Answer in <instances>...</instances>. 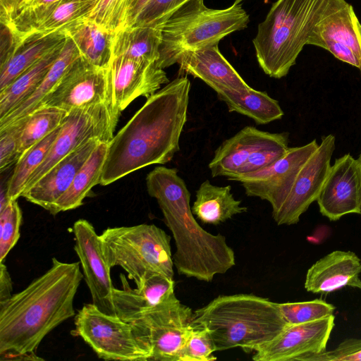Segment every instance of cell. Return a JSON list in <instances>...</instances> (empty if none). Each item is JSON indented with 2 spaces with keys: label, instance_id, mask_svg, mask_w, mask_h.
<instances>
[{
  "label": "cell",
  "instance_id": "8fae6325",
  "mask_svg": "<svg viewBox=\"0 0 361 361\" xmlns=\"http://www.w3.org/2000/svg\"><path fill=\"white\" fill-rule=\"evenodd\" d=\"M110 103L114 104L110 69L95 66L80 56L41 106H56L69 112Z\"/></svg>",
  "mask_w": 361,
  "mask_h": 361
},
{
  "label": "cell",
  "instance_id": "74e56055",
  "mask_svg": "<svg viewBox=\"0 0 361 361\" xmlns=\"http://www.w3.org/2000/svg\"><path fill=\"white\" fill-rule=\"evenodd\" d=\"M190 0H149L127 26L161 27L181 6Z\"/></svg>",
  "mask_w": 361,
  "mask_h": 361
},
{
  "label": "cell",
  "instance_id": "44dd1931",
  "mask_svg": "<svg viewBox=\"0 0 361 361\" xmlns=\"http://www.w3.org/2000/svg\"><path fill=\"white\" fill-rule=\"evenodd\" d=\"M361 259L353 252L335 250L307 270L305 288L312 293H329L349 286L361 290Z\"/></svg>",
  "mask_w": 361,
  "mask_h": 361
},
{
  "label": "cell",
  "instance_id": "5b68a950",
  "mask_svg": "<svg viewBox=\"0 0 361 361\" xmlns=\"http://www.w3.org/2000/svg\"><path fill=\"white\" fill-rule=\"evenodd\" d=\"M339 0H277L252 39L260 68L271 78L285 77L317 23Z\"/></svg>",
  "mask_w": 361,
  "mask_h": 361
},
{
  "label": "cell",
  "instance_id": "2e32d148",
  "mask_svg": "<svg viewBox=\"0 0 361 361\" xmlns=\"http://www.w3.org/2000/svg\"><path fill=\"white\" fill-rule=\"evenodd\" d=\"M73 233L74 250L79 258L92 303L102 312L116 315L111 268L103 254L100 235L96 233L92 224L85 219H79L74 223Z\"/></svg>",
  "mask_w": 361,
  "mask_h": 361
},
{
  "label": "cell",
  "instance_id": "f35d334b",
  "mask_svg": "<svg viewBox=\"0 0 361 361\" xmlns=\"http://www.w3.org/2000/svg\"><path fill=\"white\" fill-rule=\"evenodd\" d=\"M22 212L16 200L0 211V262H4L20 237Z\"/></svg>",
  "mask_w": 361,
  "mask_h": 361
},
{
  "label": "cell",
  "instance_id": "1f68e13d",
  "mask_svg": "<svg viewBox=\"0 0 361 361\" xmlns=\"http://www.w3.org/2000/svg\"><path fill=\"white\" fill-rule=\"evenodd\" d=\"M97 2V0H63L26 33L15 39L18 42L31 35H47L58 32H65L71 27L85 20Z\"/></svg>",
  "mask_w": 361,
  "mask_h": 361
},
{
  "label": "cell",
  "instance_id": "ffe728a7",
  "mask_svg": "<svg viewBox=\"0 0 361 361\" xmlns=\"http://www.w3.org/2000/svg\"><path fill=\"white\" fill-rule=\"evenodd\" d=\"M100 142L102 141L92 139L68 154L24 191L21 197L50 212Z\"/></svg>",
  "mask_w": 361,
  "mask_h": 361
},
{
  "label": "cell",
  "instance_id": "8992f818",
  "mask_svg": "<svg viewBox=\"0 0 361 361\" xmlns=\"http://www.w3.org/2000/svg\"><path fill=\"white\" fill-rule=\"evenodd\" d=\"M249 16L241 4L224 9L207 7L204 0H190L161 27L162 41L158 66L164 69L177 63L185 52L218 44L231 33L247 27Z\"/></svg>",
  "mask_w": 361,
  "mask_h": 361
},
{
  "label": "cell",
  "instance_id": "b9f144b4",
  "mask_svg": "<svg viewBox=\"0 0 361 361\" xmlns=\"http://www.w3.org/2000/svg\"><path fill=\"white\" fill-rule=\"evenodd\" d=\"M24 120L20 119L0 128V171L3 173L20 157L19 137Z\"/></svg>",
  "mask_w": 361,
  "mask_h": 361
},
{
  "label": "cell",
  "instance_id": "f1b7e54d",
  "mask_svg": "<svg viewBox=\"0 0 361 361\" xmlns=\"http://www.w3.org/2000/svg\"><path fill=\"white\" fill-rule=\"evenodd\" d=\"M63 41L0 91V118L25 101L37 88L58 58Z\"/></svg>",
  "mask_w": 361,
  "mask_h": 361
},
{
  "label": "cell",
  "instance_id": "ba28073f",
  "mask_svg": "<svg viewBox=\"0 0 361 361\" xmlns=\"http://www.w3.org/2000/svg\"><path fill=\"white\" fill-rule=\"evenodd\" d=\"M71 334L105 360L147 361L152 356L151 349L131 323L102 312L93 303L85 304L78 310Z\"/></svg>",
  "mask_w": 361,
  "mask_h": 361
},
{
  "label": "cell",
  "instance_id": "7dc6e473",
  "mask_svg": "<svg viewBox=\"0 0 361 361\" xmlns=\"http://www.w3.org/2000/svg\"><path fill=\"white\" fill-rule=\"evenodd\" d=\"M357 159L359 160V162H360V169H361V153H360V156H359V157Z\"/></svg>",
  "mask_w": 361,
  "mask_h": 361
},
{
  "label": "cell",
  "instance_id": "3957f363",
  "mask_svg": "<svg viewBox=\"0 0 361 361\" xmlns=\"http://www.w3.org/2000/svg\"><path fill=\"white\" fill-rule=\"evenodd\" d=\"M146 186L172 233L176 245L173 259L180 275L210 282L235 264L234 250L225 236L207 232L195 219L190 193L177 169L155 167L147 175Z\"/></svg>",
  "mask_w": 361,
  "mask_h": 361
},
{
  "label": "cell",
  "instance_id": "ee69618b",
  "mask_svg": "<svg viewBox=\"0 0 361 361\" xmlns=\"http://www.w3.org/2000/svg\"><path fill=\"white\" fill-rule=\"evenodd\" d=\"M12 281L6 266L0 262V303L12 296Z\"/></svg>",
  "mask_w": 361,
  "mask_h": 361
},
{
  "label": "cell",
  "instance_id": "7bdbcfd3",
  "mask_svg": "<svg viewBox=\"0 0 361 361\" xmlns=\"http://www.w3.org/2000/svg\"><path fill=\"white\" fill-rule=\"evenodd\" d=\"M303 361H361V338H347L334 349L307 356Z\"/></svg>",
  "mask_w": 361,
  "mask_h": 361
},
{
  "label": "cell",
  "instance_id": "4fadbf2b",
  "mask_svg": "<svg viewBox=\"0 0 361 361\" xmlns=\"http://www.w3.org/2000/svg\"><path fill=\"white\" fill-rule=\"evenodd\" d=\"M335 142L334 135L323 136L317 149L300 169L283 203L272 214L279 226L297 224L317 201L331 167Z\"/></svg>",
  "mask_w": 361,
  "mask_h": 361
},
{
  "label": "cell",
  "instance_id": "cb8c5ba5",
  "mask_svg": "<svg viewBox=\"0 0 361 361\" xmlns=\"http://www.w3.org/2000/svg\"><path fill=\"white\" fill-rule=\"evenodd\" d=\"M66 38L65 32H58L47 35H31L18 41L9 56L0 63V91Z\"/></svg>",
  "mask_w": 361,
  "mask_h": 361
},
{
  "label": "cell",
  "instance_id": "e575fe53",
  "mask_svg": "<svg viewBox=\"0 0 361 361\" xmlns=\"http://www.w3.org/2000/svg\"><path fill=\"white\" fill-rule=\"evenodd\" d=\"M135 0H98L85 20L115 32L126 27Z\"/></svg>",
  "mask_w": 361,
  "mask_h": 361
},
{
  "label": "cell",
  "instance_id": "ab89813d",
  "mask_svg": "<svg viewBox=\"0 0 361 361\" xmlns=\"http://www.w3.org/2000/svg\"><path fill=\"white\" fill-rule=\"evenodd\" d=\"M215 351L209 331L195 325L181 351L179 361H214L217 359L213 355Z\"/></svg>",
  "mask_w": 361,
  "mask_h": 361
},
{
  "label": "cell",
  "instance_id": "d590c367",
  "mask_svg": "<svg viewBox=\"0 0 361 361\" xmlns=\"http://www.w3.org/2000/svg\"><path fill=\"white\" fill-rule=\"evenodd\" d=\"M63 0H21L7 26L16 38L26 33Z\"/></svg>",
  "mask_w": 361,
  "mask_h": 361
},
{
  "label": "cell",
  "instance_id": "d6a6232c",
  "mask_svg": "<svg viewBox=\"0 0 361 361\" xmlns=\"http://www.w3.org/2000/svg\"><path fill=\"white\" fill-rule=\"evenodd\" d=\"M61 126L33 145L19 157L7 181V196L9 201L16 200L21 197L30 176L45 159L60 132Z\"/></svg>",
  "mask_w": 361,
  "mask_h": 361
},
{
  "label": "cell",
  "instance_id": "c3c4849f",
  "mask_svg": "<svg viewBox=\"0 0 361 361\" xmlns=\"http://www.w3.org/2000/svg\"><path fill=\"white\" fill-rule=\"evenodd\" d=\"M7 1H11V2H18L20 0H7Z\"/></svg>",
  "mask_w": 361,
  "mask_h": 361
},
{
  "label": "cell",
  "instance_id": "603a6c76",
  "mask_svg": "<svg viewBox=\"0 0 361 361\" xmlns=\"http://www.w3.org/2000/svg\"><path fill=\"white\" fill-rule=\"evenodd\" d=\"M279 135V133L262 131L253 126L244 127L215 150L209 164L212 176L228 179L236 175L255 152L274 140Z\"/></svg>",
  "mask_w": 361,
  "mask_h": 361
},
{
  "label": "cell",
  "instance_id": "bcb514c9",
  "mask_svg": "<svg viewBox=\"0 0 361 361\" xmlns=\"http://www.w3.org/2000/svg\"><path fill=\"white\" fill-rule=\"evenodd\" d=\"M244 0H235L234 3L235 4H241V2Z\"/></svg>",
  "mask_w": 361,
  "mask_h": 361
},
{
  "label": "cell",
  "instance_id": "52a82bcc",
  "mask_svg": "<svg viewBox=\"0 0 361 361\" xmlns=\"http://www.w3.org/2000/svg\"><path fill=\"white\" fill-rule=\"evenodd\" d=\"M100 238L109 267H121L137 287L154 274L173 279L171 237L154 224L108 228Z\"/></svg>",
  "mask_w": 361,
  "mask_h": 361
},
{
  "label": "cell",
  "instance_id": "7402d4cb",
  "mask_svg": "<svg viewBox=\"0 0 361 361\" xmlns=\"http://www.w3.org/2000/svg\"><path fill=\"white\" fill-rule=\"evenodd\" d=\"M121 279L123 289L113 290L114 307L116 315L127 322L140 319L174 293V280L161 274L149 277L135 289L122 274Z\"/></svg>",
  "mask_w": 361,
  "mask_h": 361
},
{
  "label": "cell",
  "instance_id": "4316f807",
  "mask_svg": "<svg viewBox=\"0 0 361 361\" xmlns=\"http://www.w3.org/2000/svg\"><path fill=\"white\" fill-rule=\"evenodd\" d=\"M161 41V27L126 26L114 33L112 57L155 62L159 58Z\"/></svg>",
  "mask_w": 361,
  "mask_h": 361
},
{
  "label": "cell",
  "instance_id": "484cf974",
  "mask_svg": "<svg viewBox=\"0 0 361 361\" xmlns=\"http://www.w3.org/2000/svg\"><path fill=\"white\" fill-rule=\"evenodd\" d=\"M231 186H216L209 180L201 183L196 191L192 212L202 223L219 225L231 219L234 215L247 212L231 192Z\"/></svg>",
  "mask_w": 361,
  "mask_h": 361
},
{
  "label": "cell",
  "instance_id": "9c48e42d",
  "mask_svg": "<svg viewBox=\"0 0 361 361\" xmlns=\"http://www.w3.org/2000/svg\"><path fill=\"white\" fill-rule=\"evenodd\" d=\"M120 114L114 103L69 111L45 159L30 176L23 192L32 187L56 163L84 143L92 139L109 142L114 135Z\"/></svg>",
  "mask_w": 361,
  "mask_h": 361
},
{
  "label": "cell",
  "instance_id": "8d00e7d4",
  "mask_svg": "<svg viewBox=\"0 0 361 361\" xmlns=\"http://www.w3.org/2000/svg\"><path fill=\"white\" fill-rule=\"evenodd\" d=\"M285 321L289 325L316 321L334 314L335 307L322 299L305 302L279 303Z\"/></svg>",
  "mask_w": 361,
  "mask_h": 361
},
{
  "label": "cell",
  "instance_id": "7c38bea8",
  "mask_svg": "<svg viewBox=\"0 0 361 361\" xmlns=\"http://www.w3.org/2000/svg\"><path fill=\"white\" fill-rule=\"evenodd\" d=\"M318 146L317 140H313L302 146L288 147L286 152L271 164L228 180L240 182L247 196L269 202L273 214L282 205L300 169Z\"/></svg>",
  "mask_w": 361,
  "mask_h": 361
},
{
  "label": "cell",
  "instance_id": "d6986e66",
  "mask_svg": "<svg viewBox=\"0 0 361 361\" xmlns=\"http://www.w3.org/2000/svg\"><path fill=\"white\" fill-rule=\"evenodd\" d=\"M177 63L179 76L190 75L199 78L216 92L242 93L252 88L222 55L218 44L185 52Z\"/></svg>",
  "mask_w": 361,
  "mask_h": 361
},
{
  "label": "cell",
  "instance_id": "836d02e7",
  "mask_svg": "<svg viewBox=\"0 0 361 361\" xmlns=\"http://www.w3.org/2000/svg\"><path fill=\"white\" fill-rule=\"evenodd\" d=\"M68 114L67 111L56 106H41L22 118L24 124L19 137L20 157L36 142L61 126Z\"/></svg>",
  "mask_w": 361,
  "mask_h": 361
},
{
  "label": "cell",
  "instance_id": "4dcf8cb0",
  "mask_svg": "<svg viewBox=\"0 0 361 361\" xmlns=\"http://www.w3.org/2000/svg\"><path fill=\"white\" fill-rule=\"evenodd\" d=\"M216 94L230 112L247 116L259 125L279 120L284 115L279 102L266 92L251 88L242 93L220 91Z\"/></svg>",
  "mask_w": 361,
  "mask_h": 361
},
{
  "label": "cell",
  "instance_id": "30bf717a",
  "mask_svg": "<svg viewBox=\"0 0 361 361\" xmlns=\"http://www.w3.org/2000/svg\"><path fill=\"white\" fill-rule=\"evenodd\" d=\"M194 312L175 293L131 324L152 350L150 360L179 361L181 351L195 325Z\"/></svg>",
  "mask_w": 361,
  "mask_h": 361
},
{
  "label": "cell",
  "instance_id": "ac0fdd59",
  "mask_svg": "<svg viewBox=\"0 0 361 361\" xmlns=\"http://www.w3.org/2000/svg\"><path fill=\"white\" fill-rule=\"evenodd\" d=\"M108 67L112 78L114 104L121 112L137 97L148 98L170 82L157 61L116 56L112 57Z\"/></svg>",
  "mask_w": 361,
  "mask_h": 361
},
{
  "label": "cell",
  "instance_id": "d4e9b609",
  "mask_svg": "<svg viewBox=\"0 0 361 361\" xmlns=\"http://www.w3.org/2000/svg\"><path fill=\"white\" fill-rule=\"evenodd\" d=\"M80 57L73 41L66 35L63 47L46 76L35 91L23 103L0 118V128L24 118L41 106L73 63Z\"/></svg>",
  "mask_w": 361,
  "mask_h": 361
},
{
  "label": "cell",
  "instance_id": "681fc988",
  "mask_svg": "<svg viewBox=\"0 0 361 361\" xmlns=\"http://www.w3.org/2000/svg\"><path fill=\"white\" fill-rule=\"evenodd\" d=\"M98 1V0H97Z\"/></svg>",
  "mask_w": 361,
  "mask_h": 361
},
{
  "label": "cell",
  "instance_id": "f546056e",
  "mask_svg": "<svg viewBox=\"0 0 361 361\" xmlns=\"http://www.w3.org/2000/svg\"><path fill=\"white\" fill-rule=\"evenodd\" d=\"M75 44L82 59L100 68H107L112 59L114 33L84 20L65 32Z\"/></svg>",
  "mask_w": 361,
  "mask_h": 361
},
{
  "label": "cell",
  "instance_id": "277c9868",
  "mask_svg": "<svg viewBox=\"0 0 361 361\" xmlns=\"http://www.w3.org/2000/svg\"><path fill=\"white\" fill-rule=\"evenodd\" d=\"M193 324L207 328L216 351L240 347L255 352L288 325L279 303L253 294L219 295L194 312Z\"/></svg>",
  "mask_w": 361,
  "mask_h": 361
},
{
  "label": "cell",
  "instance_id": "f6af8a7d",
  "mask_svg": "<svg viewBox=\"0 0 361 361\" xmlns=\"http://www.w3.org/2000/svg\"><path fill=\"white\" fill-rule=\"evenodd\" d=\"M149 0H135L127 25H128L132 22V20L135 18L141 8Z\"/></svg>",
  "mask_w": 361,
  "mask_h": 361
},
{
  "label": "cell",
  "instance_id": "7a4b0ae2",
  "mask_svg": "<svg viewBox=\"0 0 361 361\" xmlns=\"http://www.w3.org/2000/svg\"><path fill=\"white\" fill-rule=\"evenodd\" d=\"M80 262L53 258L50 268L0 303V360L35 353L54 329L75 315L74 298L83 274Z\"/></svg>",
  "mask_w": 361,
  "mask_h": 361
},
{
  "label": "cell",
  "instance_id": "e0dca14e",
  "mask_svg": "<svg viewBox=\"0 0 361 361\" xmlns=\"http://www.w3.org/2000/svg\"><path fill=\"white\" fill-rule=\"evenodd\" d=\"M322 215L337 221L349 214H361V169L350 154L336 159L317 199Z\"/></svg>",
  "mask_w": 361,
  "mask_h": 361
},
{
  "label": "cell",
  "instance_id": "9a60e30c",
  "mask_svg": "<svg viewBox=\"0 0 361 361\" xmlns=\"http://www.w3.org/2000/svg\"><path fill=\"white\" fill-rule=\"evenodd\" d=\"M335 317L298 324L288 325L272 341L254 352L255 361H303L307 356L326 350L334 327Z\"/></svg>",
  "mask_w": 361,
  "mask_h": 361
},
{
  "label": "cell",
  "instance_id": "5bb4252c",
  "mask_svg": "<svg viewBox=\"0 0 361 361\" xmlns=\"http://www.w3.org/2000/svg\"><path fill=\"white\" fill-rule=\"evenodd\" d=\"M307 44L329 51L361 73V24L353 7L338 2L314 26Z\"/></svg>",
  "mask_w": 361,
  "mask_h": 361
},
{
  "label": "cell",
  "instance_id": "6da1fadb",
  "mask_svg": "<svg viewBox=\"0 0 361 361\" xmlns=\"http://www.w3.org/2000/svg\"><path fill=\"white\" fill-rule=\"evenodd\" d=\"M190 82L175 78L147 98L108 143L99 184L108 185L152 164H165L179 151L187 121Z\"/></svg>",
  "mask_w": 361,
  "mask_h": 361
},
{
  "label": "cell",
  "instance_id": "60d3db41",
  "mask_svg": "<svg viewBox=\"0 0 361 361\" xmlns=\"http://www.w3.org/2000/svg\"><path fill=\"white\" fill-rule=\"evenodd\" d=\"M288 135L286 132L279 133L274 140L255 152L235 176L258 171L279 159L288 149Z\"/></svg>",
  "mask_w": 361,
  "mask_h": 361
},
{
  "label": "cell",
  "instance_id": "83f0119b",
  "mask_svg": "<svg viewBox=\"0 0 361 361\" xmlns=\"http://www.w3.org/2000/svg\"><path fill=\"white\" fill-rule=\"evenodd\" d=\"M108 143L104 141L99 143L75 175L70 187L55 203L50 212L52 215L81 206L92 188L99 184Z\"/></svg>",
  "mask_w": 361,
  "mask_h": 361
}]
</instances>
